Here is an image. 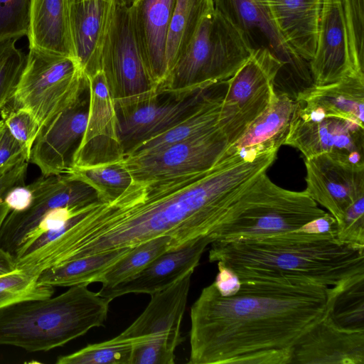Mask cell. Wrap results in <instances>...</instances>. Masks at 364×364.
<instances>
[{
  "label": "cell",
  "instance_id": "obj_9",
  "mask_svg": "<svg viewBox=\"0 0 364 364\" xmlns=\"http://www.w3.org/2000/svg\"><path fill=\"white\" fill-rule=\"evenodd\" d=\"M193 272L151 294L141 314L117 336L134 343L132 364L174 363L176 348L183 341L181 326Z\"/></svg>",
  "mask_w": 364,
  "mask_h": 364
},
{
  "label": "cell",
  "instance_id": "obj_6",
  "mask_svg": "<svg viewBox=\"0 0 364 364\" xmlns=\"http://www.w3.org/2000/svg\"><path fill=\"white\" fill-rule=\"evenodd\" d=\"M252 51L238 31L217 10L202 21L183 54L158 88L173 97L230 78Z\"/></svg>",
  "mask_w": 364,
  "mask_h": 364
},
{
  "label": "cell",
  "instance_id": "obj_20",
  "mask_svg": "<svg viewBox=\"0 0 364 364\" xmlns=\"http://www.w3.org/2000/svg\"><path fill=\"white\" fill-rule=\"evenodd\" d=\"M208 236L200 237L176 249L170 250L152 261L132 278L114 287L101 288L98 294L110 302L127 294H153L172 285L187 272L194 271L207 246Z\"/></svg>",
  "mask_w": 364,
  "mask_h": 364
},
{
  "label": "cell",
  "instance_id": "obj_23",
  "mask_svg": "<svg viewBox=\"0 0 364 364\" xmlns=\"http://www.w3.org/2000/svg\"><path fill=\"white\" fill-rule=\"evenodd\" d=\"M176 0H131L130 18L145 65L158 88L168 74V28Z\"/></svg>",
  "mask_w": 364,
  "mask_h": 364
},
{
  "label": "cell",
  "instance_id": "obj_21",
  "mask_svg": "<svg viewBox=\"0 0 364 364\" xmlns=\"http://www.w3.org/2000/svg\"><path fill=\"white\" fill-rule=\"evenodd\" d=\"M290 364H364V331L341 328L324 313L294 345Z\"/></svg>",
  "mask_w": 364,
  "mask_h": 364
},
{
  "label": "cell",
  "instance_id": "obj_45",
  "mask_svg": "<svg viewBox=\"0 0 364 364\" xmlns=\"http://www.w3.org/2000/svg\"><path fill=\"white\" fill-rule=\"evenodd\" d=\"M337 228L338 225L335 218L326 213L324 215L306 223L298 230L310 234L336 236Z\"/></svg>",
  "mask_w": 364,
  "mask_h": 364
},
{
  "label": "cell",
  "instance_id": "obj_47",
  "mask_svg": "<svg viewBox=\"0 0 364 364\" xmlns=\"http://www.w3.org/2000/svg\"><path fill=\"white\" fill-rule=\"evenodd\" d=\"M9 212L10 208L8 205L3 200L0 201V228Z\"/></svg>",
  "mask_w": 364,
  "mask_h": 364
},
{
  "label": "cell",
  "instance_id": "obj_5",
  "mask_svg": "<svg viewBox=\"0 0 364 364\" xmlns=\"http://www.w3.org/2000/svg\"><path fill=\"white\" fill-rule=\"evenodd\" d=\"M326 213L305 191L281 188L264 173L232 203L208 237L212 242L261 238L296 230Z\"/></svg>",
  "mask_w": 364,
  "mask_h": 364
},
{
  "label": "cell",
  "instance_id": "obj_31",
  "mask_svg": "<svg viewBox=\"0 0 364 364\" xmlns=\"http://www.w3.org/2000/svg\"><path fill=\"white\" fill-rule=\"evenodd\" d=\"M325 314L341 328L364 331V274L329 287Z\"/></svg>",
  "mask_w": 364,
  "mask_h": 364
},
{
  "label": "cell",
  "instance_id": "obj_4",
  "mask_svg": "<svg viewBox=\"0 0 364 364\" xmlns=\"http://www.w3.org/2000/svg\"><path fill=\"white\" fill-rule=\"evenodd\" d=\"M110 301L87 285L57 296L26 299L0 309V346L48 351L103 326Z\"/></svg>",
  "mask_w": 364,
  "mask_h": 364
},
{
  "label": "cell",
  "instance_id": "obj_30",
  "mask_svg": "<svg viewBox=\"0 0 364 364\" xmlns=\"http://www.w3.org/2000/svg\"><path fill=\"white\" fill-rule=\"evenodd\" d=\"M214 10L213 0H176L166 41L168 73L185 52L203 19Z\"/></svg>",
  "mask_w": 364,
  "mask_h": 364
},
{
  "label": "cell",
  "instance_id": "obj_29",
  "mask_svg": "<svg viewBox=\"0 0 364 364\" xmlns=\"http://www.w3.org/2000/svg\"><path fill=\"white\" fill-rule=\"evenodd\" d=\"M132 247L121 248L71 260L48 268L38 276V283L50 287H73L97 282L114 263Z\"/></svg>",
  "mask_w": 364,
  "mask_h": 364
},
{
  "label": "cell",
  "instance_id": "obj_16",
  "mask_svg": "<svg viewBox=\"0 0 364 364\" xmlns=\"http://www.w3.org/2000/svg\"><path fill=\"white\" fill-rule=\"evenodd\" d=\"M88 80L89 103L85 132L73 154L71 167L117 163L124 157L113 100L103 73Z\"/></svg>",
  "mask_w": 364,
  "mask_h": 364
},
{
  "label": "cell",
  "instance_id": "obj_15",
  "mask_svg": "<svg viewBox=\"0 0 364 364\" xmlns=\"http://www.w3.org/2000/svg\"><path fill=\"white\" fill-rule=\"evenodd\" d=\"M305 191L339 223L347 209L364 197V162L335 153L305 159Z\"/></svg>",
  "mask_w": 364,
  "mask_h": 364
},
{
  "label": "cell",
  "instance_id": "obj_35",
  "mask_svg": "<svg viewBox=\"0 0 364 364\" xmlns=\"http://www.w3.org/2000/svg\"><path fill=\"white\" fill-rule=\"evenodd\" d=\"M38 276L19 269L0 276V309L23 300L52 296L54 287L38 283Z\"/></svg>",
  "mask_w": 364,
  "mask_h": 364
},
{
  "label": "cell",
  "instance_id": "obj_12",
  "mask_svg": "<svg viewBox=\"0 0 364 364\" xmlns=\"http://www.w3.org/2000/svg\"><path fill=\"white\" fill-rule=\"evenodd\" d=\"M220 12L240 33L253 52L265 50L282 63L277 75L295 80L311 74L309 62L286 43L274 25L264 0H213Z\"/></svg>",
  "mask_w": 364,
  "mask_h": 364
},
{
  "label": "cell",
  "instance_id": "obj_32",
  "mask_svg": "<svg viewBox=\"0 0 364 364\" xmlns=\"http://www.w3.org/2000/svg\"><path fill=\"white\" fill-rule=\"evenodd\" d=\"M173 249V241L168 236L135 245L100 277L97 282L102 284V288L114 287L139 274L156 257Z\"/></svg>",
  "mask_w": 364,
  "mask_h": 364
},
{
  "label": "cell",
  "instance_id": "obj_27",
  "mask_svg": "<svg viewBox=\"0 0 364 364\" xmlns=\"http://www.w3.org/2000/svg\"><path fill=\"white\" fill-rule=\"evenodd\" d=\"M295 102L325 115L364 126V75H353L336 82L314 85Z\"/></svg>",
  "mask_w": 364,
  "mask_h": 364
},
{
  "label": "cell",
  "instance_id": "obj_37",
  "mask_svg": "<svg viewBox=\"0 0 364 364\" xmlns=\"http://www.w3.org/2000/svg\"><path fill=\"white\" fill-rule=\"evenodd\" d=\"M364 0H343L345 23L354 70L364 75Z\"/></svg>",
  "mask_w": 364,
  "mask_h": 364
},
{
  "label": "cell",
  "instance_id": "obj_28",
  "mask_svg": "<svg viewBox=\"0 0 364 364\" xmlns=\"http://www.w3.org/2000/svg\"><path fill=\"white\" fill-rule=\"evenodd\" d=\"M29 47L74 58L66 0H31Z\"/></svg>",
  "mask_w": 364,
  "mask_h": 364
},
{
  "label": "cell",
  "instance_id": "obj_2",
  "mask_svg": "<svg viewBox=\"0 0 364 364\" xmlns=\"http://www.w3.org/2000/svg\"><path fill=\"white\" fill-rule=\"evenodd\" d=\"M329 287L244 279L230 296L213 282L191 309L190 364H290L294 345L323 316Z\"/></svg>",
  "mask_w": 364,
  "mask_h": 364
},
{
  "label": "cell",
  "instance_id": "obj_13",
  "mask_svg": "<svg viewBox=\"0 0 364 364\" xmlns=\"http://www.w3.org/2000/svg\"><path fill=\"white\" fill-rule=\"evenodd\" d=\"M284 144L296 148L305 159L335 153L363 163L364 126L349 119L325 115L295 102Z\"/></svg>",
  "mask_w": 364,
  "mask_h": 364
},
{
  "label": "cell",
  "instance_id": "obj_17",
  "mask_svg": "<svg viewBox=\"0 0 364 364\" xmlns=\"http://www.w3.org/2000/svg\"><path fill=\"white\" fill-rule=\"evenodd\" d=\"M213 85L179 97L170 96L171 99L164 102L156 97L133 107L116 109L124 155L133 147L164 132L190 114Z\"/></svg>",
  "mask_w": 364,
  "mask_h": 364
},
{
  "label": "cell",
  "instance_id": "obj_22",
  "mask_svg": "<svg viewBox=\"0 0 364 364\" xmlns=\"http://www.w3.org/2000/svg\"><path fill=\"white\" fill-rule=\"evenodd\" d=\"M113 0L68 4V27L74 58L87 76L101 70V56L113 13Z\"/></svg>",
  "mask_w": 364,
  "mask_h": 364
},
{
  "label": "cell",
  "instance_id": "obj_46",
  "mask_svg": "<svg viewBox=\"0 0 364 364\" xmlns=\"http://www.w3.org/2000/svg\"><path fill=\"white\" fill-rule=\"evenodd\" d=\"M16 269L15 257L0 247V276L11 273Z\"/></svg>",
  "mask_w": 364,
  "mask_h": 364
},
{
  "label": "cell",
  "instance_id": "obj_41",
  "mask_svg": "<svg viewBox=\"0 0 364 364\" xmlns=\"http://www.w3.org/2000/svg\"><path fill=\"white\" fill-rule=\"evenodd\" d=\"M28 163L26 156L23 154L0 173V201L11 188L24 185Z\"/></svg>",
  "mask_w": 364,
  "mask_h": 364
},
{
  "label": "cell",
  "instance_id": "obj_43",
  "mask_svg": "<svg viewBox=\"0 0 364 364\" xmlns=\"http://www.w3.org/2000/svg\"><path fill=\"white\" fill-rule=\"evenodd\" d=\"M218 272L213 284L223 296L235 294L241 287V280L238 275L222 262H217Z\"/></svg>",
  "mask_w": 364,
  "mask_h": 364
},
{
  "label": "cell",
  "instance_id": "obj_7",
  "mask_svg": "<svg viewBox=\"0 0 364 364\" xmlns=\"http://www.w3.org/2000/svg\"><path fill=\"white\" fill-rule=\"evenodd\" d=\"M87 89V77L75 58L29 47L10 101L28 109L40 129L77 102Z\"/></svg>",
  "mask_w": 364,
  "mask_h": 364
},
{
  "label": "cell",
  "instance_id": "obj_38",
  "mask_svg": "<svg viewBox=\"0 0 364 364\" xmlns=\"http://www.w3.org/2000/svg\"><path fill=\"white\" fill-rule=\"evenodd\" d=\"M0 114L11 134L21 144L28 157L39 127L33 114L26 109L15 106L9 101Z\"/></svg>",
  "mask_w": 364,
  "mask_h": 364
},
{
  "label": "cell",
  "instance_id": "obj_36",
  "mask_svg": "<svg viewBox=\"0 0 364 364\" xmlns=\"http://www.w3.org/2000/svg\"><path fill=\"white\" fill-rule=\"evenodd\" d=\"M18 39L0 40V112L12 98L26 63L27 55L16 46Z\"/></svg>",
  "mask_w": 364,
  "mask_h": 364
},
{
  "label": "cell",
  "instance_id": "obj_1",
  "mask_svg": "<svg viewBox=\"0 0 364 364\" xmlns=\"http://www.w3.org/2000/svg\"><path fill=\"white\" fill-rule=\"evenodd\" d=\"M262 156L220 158L210 168L134 180L116 199L95 204L43 247L57 266L168 236L173 249L208 236L232 203L269 168Z\"/></svg>",
  "mask_w": 364,
  "mask_h": 364
},
{
  "label": "cell",
  "instance_id": "obj_26",
  "mask_svg": "<svg viewBox=\"0 0 364 364\" xmlns=\"http://www.w3.org/2000/svg\"><path fill=\"white\" fill-rule=\"evenodd\" d=\"M228 80L213 85L199 105L187 117L164 132L140 143L125 156H138L160 151L168 146L194 139L218 127Z\"/></svg>",
  "mask_w": 364,
  "mask_h": 364
},
{
  "label": "cell",
  "instance_id": "obj_18",
  "mask_svg": "<svg viewBox=\"0 0 364 364\" xmlns=\"http://www.w3.org/2000/svg\"><path fill=\"white\" fill-rule=\"evenodd\" d=\"M85 105L81 98L38 130L29 162L37 166L43 176L66 173L71 168L87 127L88 112Z\"/></svg>",
  "mask_w": 364,
  "mask_h": 364
},
{
  "label": "cell",
  "instance_id": "obj_42",
  "mask_svg": "<svg viewBox=\"0 0 364 364\" xmlns=\"http://www.w3.org/2000/svg\"><path fill=\"white\" fill-rule=\"evenodd\" d=\"M26 155L21 144L11 134L2 119L0 120V173L11 163L20 157Z\"/></svg>",
  "mask_w": 364,
  "mask_h": 364
},
{
  "label": "cell",
  "instance_id": "obj_44",
  "mask_svg": "<svg viewBox=\"0 0 364 364\" xmlns=\"http://www.w3.org/2000/svg\"><path fill=\"white\" fill-rule=\"evenodd\" d=\"M32 198V192L28 185H21L11 188L5 195L3 201L10 208V211L21 212L28 208Z\"/></svg>",
  "mask_w": 364,
  "mask_h": 364
},
{
  "label": "cell",
  "instance_id": "obj_24",
  "mask_svg": "<svg viewBox=\"0 0 364 364\" xmlns=\"http://www.w3.org/2000/svg\"><path fill=\"white\" fill-rule=\"evenodd\" d=\"M274 103L230 144L222 156L238 154L247 160L274 150L284 144L293 116L295 101L285 95H277Z\"/></svg>",
  "mask_w": 364,
  "mask_h": 364
},
{
  "label": "cell",
  "instance_id": "obj_19",
  "mask_svg": "<svg viewBox=\"0 0 364 364\" xmlns=\"http://www.w3.org/2000/svg\"><path fill=\"white\" fill-rule=\"evenodd\" d=\"M309 68L316 85L360 75L355 71L350 58L343 0H322L316 46Z\"/></svg>",
  "mask_w": 364,
  "mask_h": 364
},
{
  "label": "cell",
  "instance_id": "obj_3",
  "mask_svg": "<svg viewBox=\"0 0 364 364\" xmlns=\"http://www.w3.org/2000/svg\"><path fill=\"white\" fill-rule=\"evenodd\" d=\"M208 259L223 262L240 280H287L332 287L364 274V246L298 230L256 239L214 241Z\"/></svg>",
  "mask_w": 364,
  "mask_h": 364
},
{
  "label": "cell",
  "instance_id": "obj_39",
  "mask_svg": "<svg viewBox=\"0 0 364 364\" xmlns=\"http://www.w3.org/2000/svg\"><path fill=\"white\" fill-rule=\"evenodd\" d=\"M31 0H0V40L27 36Z\"/></svg>",
  "mask_w": 364,
  "mask_h": 364
},
{
  "label": "cell",
  "instance_id": "obj_40",
  "mask_svg": "<svg viewBox=\"0 0 364 364\" xmlns=\"http://www.w3.org/2000/svg\"><path fill=\"white\" fill-rule=\"evenodd\" d=\"M337 225L336 238L339 241L364 246V197L347 209Z\"/></svg>",
  "mask_w": 364,
  "mask_h": 364
},
{
  "label": "cell",
  "instance_id": "obj_10",
  "mask_svg": "<svg viewBox=\"0 0 364 364\" xmlns=\"http://www.w3.org/2000/svg\"><path fill=\"white\" fill-rule=\"evenodd\" d=\"M282 63L265 50L253 51L228 80L218 127L229 144L237 141L250 124L276 100V75Z\"/></svg>",
  "mask_w": 364,
  "mask_h": 364
},
{
  "label": "cell",
  "instance_id": "obj_34",
  "mask_svg": "<svg viewBox=\"0 0 364 364\" xmlns=\"http://www.w3.org/2000/svg\"><path fill=\"white\" fill-rule=\"evenodd\" d=\"M134 343L117 336L58 358L57 364H132Z\"/></svg>",
  "mask_w": 364,
  "mask_h": 364
},
{
  "label": "cell",
  "instance_id": "obj_8",
  "mask_svg": "<svg viewBox=\"0 0 364 364\" xmlns=\"http://www.w3.org/2000/svg\"><path fill=\"white\" fill-rule=\"evenodd\" d=\"M131 0H113V13L101 56L115 109L133 107L159 97L158 87L143 60L130 18Z\"/></svg>",
  "mask_w": 364,
  "mask_h": 364
},
{
  "label": "cell",
  "instance_id": "obj_11",
  "mask_svg": "<svg viewBox=\"0 0 364 364\" xmlns=\"http://www.w3.org/2000/svg\"><path fill=\"white\" fill-rule=\"evenodd\" d=\"M31 203L21 212L10 211L0 228V247L17 257L30 235L50 211L82 208L100 202L96 191L69 173L41 176L28 185Z\"/></svg>",
  "mask_w": 364,
  "mask_h": 364
},
{
  "label": "cell",
  "instance_id": "obj_48",
  "mask_svg": "<svg viewBox=\"0 0 364 364\" xmlns=\"http://www.w3.org/2000/svg\"><path fill=\"white\" fill-rule=\"evenodd\" d=\"M84 1H90V0H66L67 4H71V3H76V2H80ZM107 1H112V0H105Z\"/></svg>",
  "mask_w": 364,
  "mask_h": 364
},
{
  "label": "cell",
  "instance_id": "obj_33",
  "mask_svg": "<svg viewBox=\"0 0 364 364\" xmlns=\"http://www.w3.org/2000/svg\"><path fill=\"white\" fill-rule=\"evenodd\" d=\"M66 173L90 186L102 203L116 199L133 181L130 172L120 161L89 167H71Z\"/></svg>",
  "mask_w": 364,
  "mask_h": 364
},
{
  "label": "cell",
  "instance_id": "obj_14",
  "mask_svg": "<svg viewBox=\"0 0 364 364\" xmlns=\"http://www.w3.org/2000/svg\"><path fill=\"white\" fill-rule=\"evenodd\" d=\"M229 145L218 127L205 134L154 153L125 156L120 163L134 180H152L208 170L220 159Z\"/></svg>",
  "mask_w": 364,
  "mask_h": 364
},
{
  "label": "cell",
  "instance_id": "obj_25",
  "mask_svg": "<svg viewBox=\"0 0 364 364\" xmlns=\"http://www.w3.org/2000/svg\"><path fill=\"white\" fill-rule=\"evenodd\" d=\"M286 43L309 62L315 53L322 0H264Z\"/></svg>",
  "mask_w": 364,
  "mask_h": 364
}]
</instances>
